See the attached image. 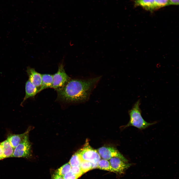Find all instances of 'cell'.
<instances>
[{
  "mask_svg": "<svg viewBox=\"0 0 179 179\" xmlns=\"http://www.w3.org/2000/svg\"><path fill=\"white\" fill-rule=\"evenodd\" d=\"M101 77L71 79L63 87L56 90L57 100L71 103H83L87 101Z\"/></svg>",
  "mask_w": 179,
  "mask_h": 179,
  "instance_id": "6da1fadb",
  "label": "cell"
},
{
  "mask_svg": "<svg viewBox=\"0 0 179 179\" xmlns=\"http://www.w3.org/2000/svg\"><path fill=\"white\" fill-rule=\"evenodd\" d=\"M140 100H139L134 104L132 109L129 111L130 120L128 124L125 126L124 128L133 126L139 130H142L155 123V122L148 123L143 119L141 115V111L140 108Z\"/></svg>",
  "mask_w": 179,
  "mask_h": 179,
  "instance_id": "7a4b0ae2",
  "label": "cell"
},
{
  "mask_svg": "<svg viewBox=\"0 0 179 179\" xmlns=\"http://www.w3.org/2000/svg\"><path fill=\"white\" fill-rule=\"evenodd\" d=\"M78 152L82 160L88 161L92 163V169L97 168L100 157L97 151L90 145L88 139H86L83 147Z\"/></svg>",
  "mask_w": 179,
  "mask_h": 179,
  "instance_id": "3957f363",
  "label": "cell"
},
{
  "mask_svg": "<svg viewBox=\"0 0 179 179\" xmlns=\"http://www.w3.org/2000/svg\"><path fill=\"white\" fill-rule=\"evenodd\" d=\"M28 134L25 135L21 141L14 148L11 157L28 158L31 157V145L29 140Z\"/></svg>",
  "mask_w": 179,
  "mask_h": 179,
  "instance_id": "277c9868",
  "label": "cell"
},
{
  "mask_svg": "<svg viewBox=\"0 0 179 179\" xmlns=\"http://www.w3.org/2000/svg\"><path fill=\"white\" fill-rule=\"evenodd\" d=\"M51 88L56 90L64 86L71 79L66 73L63 63L59 64L57 72L53 75Z\"/></svg>",
  "mask_w": 179,
  "mask_h": 179,
  "instance_id": "5b68a950",
  "label": "cell"
},
{
  "mask_svg": "<svg viewBox=\"0 0 179 179\" xmlns=\"http://www.w3.org/2000/svg\"><path fill=\"white\" fill-rule=\"evenodd\" d=\"M97 152L103 159L109 160L113 157H117L124 161L128 162V160L115 148L111 147H102L99 148Z\"/></svg>",
  "mask_w": 179,
  "mask_h": 179,
  "instance_id": "8992f818",
  "label": "cell"
},
{
  "mask_svg": "<svg viewBox=\"0 0 179 179\" xmlns=\"http://www.w3.org/2000/svg\"><path fill=\"white\" fill-rule=\"evenodd\" d=\"M111 166L114 172L119 174L123 173L124 171L129 168L132 164L125 162L117 157H113L109 160Z\"/></svg>",
  "mask_w": 179,
  "mask_h": 179,
  "instance_id": "52a82bcc",
  "label": "cell"
},
{
  "mask_svg": "<svg viewBox=\"0 0 179 179\" xmlns=\"http://www.w3.org/2000/svg\"><path fill=\"white\" fill-rule=\"evenodd\" d=\"M26 71L29 77L28 80L40 89L42 84V74L37 72L34 68L29 67Z\"/></svg>",
  "mask_w": 179,
  "mask_h": 179,
  "instance_id": "ba28073f",
  "label": "cell"
},
{
  "mask_svg": "<svg viewBox=\"0 0 179 179\" xmlns=\"http://www.w3.org/2000/svg\"><path fill=\"white\" fill-rule=\"evenodd\" d=\"M25 90V95L21 105L27 99L34 97L39 92V89L32 84L29 80L26 83Z\"/></svg>",
  "mask_w": 179,
  "mask_h": 179,
  "instance_id": "9c48e42d",
  "label": "cell"
},
{
  "mask_svg": "<svg viewBox=\"0 0 179 179\" xmlns=\"http://www.w3.org/2000/svg\"><path fill=\"white\" fill-rule=\"evenodd\" d=\"M134 3L135 6H141L145 10L151 12L157 10L154 0H135Z\"/></svg>",
  "mask_w": 179,
  "mask_h": 179,
  "instance_id": "30bf717a",
  "label": "cell"
},
{
  "mask_svg": "<svg viewBox=\"0 0 179 179\" xmlns=\"http://www.w3.org/2000/svg\"><path fill=\"white\" fill-rule=\"evenodd\" d=\"M30 129H28L25 132L21 134H10L8 135L7 139L14 149L21 141L25 135L29 133Z\"/></svg>",
  "mask_w": 179,
  "mask_h": 179,
  "instance_id": "8fae6325",
  "label": "cell"
},
{
  "mask_svg": "<svg viewBox=\"0 0 179 179\" xmlns=\"http://www.w3.org/2000/svg\"><path fill=\"white\" fill-rule=\"evenodd\" d=\"M53 82V75L42 74V84L39 89V92L46 88H51Z\"/></svg>",
  "mask_w": 179,
  "mask_h": 179,
  "instance_id": "7c38bea8",
  "label": "cell"
},
{
  "mask_svg": "<svg viewBox=\"0 0 179 179\" xmlns=\"http://www.w3.org/2000/svg\"><path fill=\"white\" fill-rule=\"evenodd\" d=\"M0 143L3 150L4 159L11 157L14 148L12 147L9 141L7 139Z\"/></svg>",
  "mask_w": 179,
  "mask_h": 179,
  "instance_id": "4fadbf2b",
  "label": "cell"
},
{
  "mask_svg": "<svg viewBox=\"0 0 179 179\" xmlns=\"http://www.w3.org/2000/svg\"><path fill=\"white\" fill-rule=\"evenodd\" d=\"M96 168L114 172L109 162L107 160L104 159L100 160Z\"/></svg>",
  "mask_w": 179,
  "mask_h": 179,
  "instance_id": "5bb4252c",
  "label": "cell"
},
{
  "mask_svg": "<svg viewBox=\"0 0 179 179\" xmlns=\"http://www.w3.org/2000/svg\"><path fill=\"white\" fill-rule=\"evenodd\" d=\"M82 160L77 152L72 156L69 163L71 167L79 166Z\"/></svg>",
  "mask_w": 179,
  "mask_h": 179,
  "instance_id": "9a60e30c",
  "label": "cell"
},
{
  "mask_svg": "<svg viewBox=\"0 0 179 179\" xmlns=\"http://www.w3.org/2000/svg\"><path fill=\"white\" fill-rule=\"evenodd\" d=\"M71 167L69 163L63 165L57 170L56 173L59 175L63 176L70 171Z\"/></svg>",
  "mask_w": 179,
  "mask_h": 179,
  "instance_id": "2e32d148",
  "label": "cell"
},
{
  "mask_svg": "<svg viewBox=\"0 0 179 179\" xmlns=\"http://www.w3.org/2000/svg\"><path fill=\"white\" fill-rule=\"evenodd\" d=\"M80 166L83 174L92 169V163L87 161L82 160Z\"/></svg>",
  "mask_w": 179,
  "mask_h": 179,
  "instance_id": "e0dca14e",
  "label": "cell"
},
{
  "mask_svg": "<svg viewBox=\"0 0 179 179\" xmlns=\"http://www.w3.org/2000/svg\"><path fill=\"white\" fill-rule=\"evenodd\" d=\"M156 9L169 5V0H154Z\"/></svg>",
  "mask_w": 179,
  "mask_h": 179,
  "instance_id": "ac0fdd59",
  "label": "cell"
},
{
  "mask_svg": "<svg viewBox=\"0 0 179 179\" xmlns=\"http://www.w3.org/2000/svg\"><path fill=\"white\" fill-rule=\"evenodd\" d=\"M70 171L79 178L83 174L80 166L71 167Z\"/></svg>",
  "mask_w": 179,
  "mask_h": 179,
  "instance_id": "d6986e66",
  "label": "cell"
},
{
  "mask_svg": "<svg viewBox=\"0 0 179 179\" xmlns=\"http://www.w3.org/2000/svg\"><path fill=\"white\" fill-rule=\"evenodd\" d=\"M64 179H77L79 177L71 171L62 176Z\"/></svg>",
  "mask_w": 179,
  "mask_h": 179,
  "instance_id": "ffe728a7",
  "label": "cell"
},
{
  "mask_svg": "<svg viewBox=\"0 0 179 179\" xmlns=\"http://www.w3.org/2000/svg\"><path fill=\"white\" fill-rule=\"evenodd\" d=\"M169 5H177L179 4V0H169Z\"/></svg>",
  "mask_w": 179,
  "mask_h": 179,
  "instance_id": "44dd1931",
  "label": "cell"
},
{
  "mask_svg": "<svg viewBox=\"0 0 179 179\" xmlns=\"http://www.w3.org/2000/svg\"><path fill=\"white\" fill-rule=\"evenodd\" d=\"M52 179H64L63 177L55 173L52 176Z\"/></svg>",
  "mask_w": 179,
  "mask_h": 179,
  "instance_id": "7402d4cb",
  "label": "cell"
},
{
  "mask_svg": "<svg viewBox=\"0 0 179 179\" xmlns=\"http://www.w3.org/2000/svg\"><path fill=\"white\" fill-rule=\"evenodd\" d=\"M4 159L2 147L0 143V160Z\"/></svg>",
  "mask_w": 179,
  "mask_h": 179,
  "instance_id": "603a6c76",
  "label": "cell"
}]
</instances>
